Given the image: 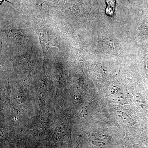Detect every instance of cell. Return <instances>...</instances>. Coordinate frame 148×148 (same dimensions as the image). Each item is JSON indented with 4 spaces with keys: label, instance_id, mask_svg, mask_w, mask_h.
Masks as SVG:
<instances>
[{
    "label": "cell",
    "instance_id": "cell-1",
    "mask_svg": "<svg viewBox=\"0 0 148 148\" xmlns=\"http://www.w3.org/2000/svg\"><path fill=\"white\" fill-rule=\"evenodd\" d=\"M89 140L93 144L98 146H102L107 145L110 142L108 136L100 135L98 134H91L89 136Z\"/></svg>",
    "mask_w": 148,
    "mask_h": 148
},
{
    "label": "cell",
    "instance_id": "cell-2",
    "mask_svg": "<svg viewBox=\"0 0 148 148\" xmlns=\"http://www.w3.org/2000/svg\"><path fill=\"white\" fill-rule=\"evenodd\" d=\"M7 34L8 36V38L12 39V40L16 41L21 40L20 39L22 38L23 35L21 34V31L16 30H9L6 33Z\"/></svg>",
    "mask_w": 148,
    "mask_h": 148
},
{
    "label": "cell",
    "instance_id": "cell-3",
    "mask_svg": "<svg viewBox=\"0 0 148 148\" xmlns=\"http://www.w3.org/2000/svg\"></svg>",
    "mask_w": 148,
    "mask_h": 148
}]
</instances>
